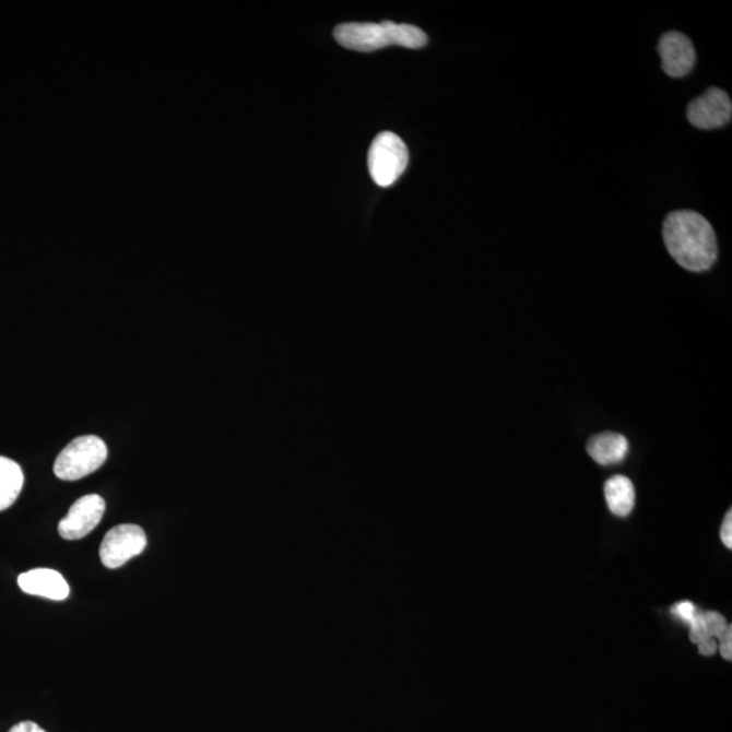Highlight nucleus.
Listing matches in <instances>:
<instances>
[{"instance_id": "f257e3e1", "label": "nucleus", "mask_w": 732, "mask_h": 732, "mask_svg": "<svg viewBox=\"0 0 732 732\" xmlns=\"http://www.w3.org/2000/svg\"><path fill=\"white\" fill-rule=\"evenodd\" d=\"M663 240L674 261L689 272H706L717 262V235L712 225L700 213H669L663 223Z\"/></svg>"}, {"instance_id": "f03ea898", "label": "nucleus", "mask_w": 732, "mask_h": 732, "mask_svg": "<svg viewBox=\"0 0 732 732\" xmlns=\"http://www.w3.org/2000/svg\"><path fill=\"white\" fill-rule=\"evenodd\" d=\"M108 459V447L98 436H82L73 439L61 450L55 461V475L61 481L75 482L93 474Z\"/></svg>"}, {"instance_id": "7ed1b4c3", "label": "nucleus", "mask_w": 732, "mask_h": 732, "mask_svg": "<svg viewBox=\"0 0 732 732\" xmlns=\"http://www.w3.org/2000/svg\"><path fill=\"white\" fill-rule=\"evenodd\" d=\"M409 160L408 146L395 133L377 134L368 155L370 177L376 185L388 188L401 178L408 168Z\"/></svg>"}, {"instance_id": "20e7f679", "label": "nucleus", "mask_w": 732, "mask_h": 732, "mask_svg": "<svg viewBox=\"0 0 732 732\" xmlns=\"http://www.w3.org/2000/svg\"><path fill=\"white\" fill-rule=\"evenodd\" d=\"M145 547L143 529L133 523H123L106 533L99 548L101 562L108 568L122 567L132 557L142 554Z\"/></svg>"}, {"instance_id": "39448f33", "label": "nucleus", "mask_w": 732, "mask_h": 732, "mask_svg": "<svg viewBox=\"0 0 732 732\" xmlns=\"http://www.w3.org/2000/svg\"><path fill=\"white\" fill-rule=\"evenodd\" d=\"M106 504L97 494L84 495L73 504L63 520L59 533L64 540H81L98 527L105 515Z\"/></svg>"}, {"instance_id": "423d86ee", "label": "nucleus", "mask_w": 732, "mask_h": 732, "mask_svg": "<svg viewBox=\"0 0 732 732\" xmlns=\"http://www.w3.org/2000/svg\"><path fill=\"white\" fill-rule=\"evenodd\" d=\"M731 117V98L718 87L708 88L688 106V120L698 129L722 128L728 126Z\"/></svg>"}, {"instance_id": "0eeeda50", "label": "nucleus", "mask_w": 732, "mask_h": 732, "mask_svg": "<svg viewBox=\"0 0 732 732\" xmlns=\"http://www.w3.org/2000/svg\"><path fill=\"white\" fill-rule=\"evenodd\" d=\"M659 55L662 69L672 78H684L694 70L696 50L688 36L680 32H669L659 39Z\"/></svg>"}, {"instance_id": "6e6552de", "label": "nucleus", "mask_w": 732, "mask_h": 732, "mask_svg": "<svg viewBox=\"0 0 732 732\" xmlns=\"http://www.w3.org/2000/svg\"><path fill=\"white\" fill-rule=\"evenodd\" d=\"M334 37L342 47L357 52H375L391 45L385 25L370 22H349L337 26Z\"/></svg>"}, {"instance_id": "1a4fd4ad", "label": "nucleus", "mask_w": 732, "mask_h": 732, "mask_svg": "<svg viewBox=\"0 0 732 732\" xmlns=\"http://www.w3.org/2000/svg\"><path fill=\"white\" fill-rule=\"evenodd\" d=\"M19 585L21 590L27 594L54 601H63L70 595V586L66 578L50 568H36V570L21 574Z\"/></svg>"}, {"instance_id": "9d476101", "label": "nucleus", "mask_w": 732, "mask_h": 732, "mask_svg": "<svg viewBox=\"0 0 732 732\" xmlns=\"http://www.w3.org/2000/svg\"><path fill=\"white\" fill-rule=\"evenodd\" d=\"M629 450L628 439L618 433H601L588 442L590 458L601 465L622 463Z\"/></svg>"}, {"instance_id": "9b49d317", "label": "nucleus", "mask_w": 732, "mask_h": 732, "mask_svg": "<svg viewBox=\"0 0 732 732\" xmlns=\"http://www.w3.org/2000/svg\"><path fill=\"white\" fill-rule=\"evenodd\" d=\"M635 488L627 476L616 475L605 483L607 508L617 517H627L635 506Z\"/></svg>"}, {"instance_id": "f8f14e48", "label": "nucleus", "mask_w": 732, "mask_h": 732, "mask_svg": "<svg viewBox=\"0 0 732 732\" xmlns=\"http://www.w3.org/2000/svg\"><path fill=\"white\" fill-rule=\"evenodd\" d=\"M25 476L14 460L0 456V511L9 509L19 499Z\"/></svg>"}, {"instance_id": "ddd939ff", "label": "nucleus", "mask_w": 732, "mask_h": 732, "mask_svg": "<svg viewBox=\"0 0 732 732\" xmlns=\"http://www.w3.org/2000/svg\"><path fill=\"white\" fill-rule=\"evenodd\" d=\"M729 625L723 615L718 612H698L696 622L690 625L689 638L692 644L701 645L704 641L720 639Z\"/></svg>"}, {"instance_id": "4468645a", "label": "nucleus", "mask_w": 732, "mask_h": 732, "mask_svg": "<svg viewBox=\"0 0 732 732\" xmlns=\"http://www.w3.org/2000/svg\"><path fill=\"white\" fill-rule=\"evenodd\" d=\"M385 25L388 39L391 45H399V47L408 49L424 48L427 44V36L420 27L408 24H395L392 21H382Z\"/></svg>"}, {"instance_id": "2eb2a0df", "label": "nucleus", "mask_w": 732, "mask_h": 732, "mask_svg": "<svg viewBox=\"0 0 732 732\" xmlns=\"http://www.w3.org/2000/svg\"><path fill=\"white\" fill-rule=\"evenodd\" d=\"M672 615L675 618H680L681 622H684L689 625H694L698 615V611L695 604H692L690 601L678 602L672 607Z\"/></svg>"}, {"instance_id": "dca6fc26", "label": "nucleus", "mask_w": 732, "mask_h": 732, "mask_svg": "<svg viewBox=\"0 0 732 732\" xmlns=\"http://www.w3.org/2000/svg\"><path fill=\"white\" fill-rule=\"evenodd\" d=\"M719 650L720 654L725 659V661H731L732 659V629L731 625H729L728 629H725V633L720 636L719 639Z\"/></svg>"}, {"instance_id": "f3484780", "label": "nucleus", "mask_w": 732, "mask_h": 732, "mask_svg": "<svg viewBox=\"0 0 732 732\" xmlns=\"http://www.w3.org/2000/svg\"><path fill=\"white\" fill-rule=\"evenodd\" d=\"M720 538L729 550L732 548V512L731 510L725 515L722 529H720Z\"/></svg>"}, {"instance_id": "a211bd4d", "label": "nucleus", "mask_w": 732, "mask_h": 732, "mask_svg": "<svg viewBox=\"0 0 732 732\" xmlns=\"http://www.w3.org/2000/svg\"><path fill=\"white\" fill-rule=\"evenodd\" d=\"M9 732H47L33 722H22L15 724Z\"/></svg>"}, {"instance_id": "6ab92c4d", "label": "nucleus", "mask_w": 732, "mask_h": 732, "mask_svg": "<svg viewBox=\"0 0 732 732\" xmlns=\"http://www.w3.org/2000/svg\"><path fill=\"white\" fill-rule=\"evenodd\" d=\"M718 649V644L717 640H708L704 641V644L698 645V652H700L701 656L706 657H711L717 652Z\"/></svg>"}]
</instances>
